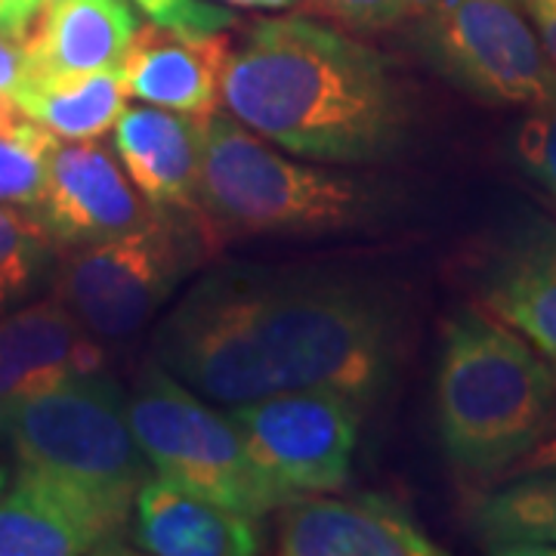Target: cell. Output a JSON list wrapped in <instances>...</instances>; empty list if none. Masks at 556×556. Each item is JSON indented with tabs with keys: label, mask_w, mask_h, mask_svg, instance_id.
<instances>
[{
	"label": "cell",
	"mask_w": 556,
	"mask_h": 556,
	"mask_svg": "<svg viewBox=\"0 0 556 556\" xmlns=\"http://www.w3.org/2000/svg\"><path fill=\"white\" fill-rule=\"evenodd\" d=\"M219 100L254 134L318 164L390 159L408 134L390 62L306 16L254 22L226 56Z\"/></svg>",
	"instance_id": "cell-1"
},
{
	"label": "cell",
	"mask_w": 556,
	"mask_h": 556,
	"mask_svg": "<svg viewBox=\"0 0 556 556\" xmlns=\"http://www.w3.org/2000/svg\"><path fill=\"white\" fill-rule=\"evenodd\" d=\"M556 424V368L482 309L445 321L437 365V430L464 477L519 467Z\"/></svg>",
	"instance_id": "cell-2"
},
{
	"label": "cell",
	"mask_w": 556,
	"mask_h": 556,
	"mask_svg": "<svg viewBox=\"0 0 556 556\" xmlns=\"http://www.w3.org/2000/svg\"><path fill=\"white\" fill-rule=\"evenodd\" d=\"M199 211L217 244L239 236H338L383 214L371 186L303 164L232 115L201 118Z\"/></svg>",
	"instance_id": "cell-3"
},
{
	"label": "cell",
	"mask_w": 556,
	"mask_h": 556,
	"mask_svg": "<svg viewBox=\"0 0 556 556\" xmlns=\"http://www.w3.org/2000/svg\"><path fill=\"white\" fill-rule=\"evenodd\" d=\"M260 338L281 390H331L368 408L396 371L387 303L334 273H266Z\"/></svg>",
	"instance_id": "cell-4"
},
{
	"label": "cell",
	"mask_w": 556,
	"mask_h": 556,
	"mask_svg": "<svg viewBox=\"0 0 556 556\" xmlns=\"http://www.w3.org/2000/svg\"><path fill=\"white\" fill-rule=\"evenodd\" d=\"M22 470L84 492L130 519L149 460L127 420V393L105 375H75L0 412Z\"/></svg>",
	"instance_id": "cell-5"
},
{
	"label": "cell",
	"mask_w": 556,
	"mask_h": 556,
	"mask_svg": "<svg viewBox=\"0 0 556 556\" xmlns=\"http://www.w3.org/2000/svg\"><path fill=\"white\" fill-rule=\"evenodd\" d=\"M127 420L149 467L161 477L254 519L276 514L288 501L254 464L236 417L189 390L159 362H149L134 380Z\"/></svg>",
	"instance_id": "cell-6"
},
{
	"label": "cell",
	"mask_w": 556,
	"mask_h": 556,
	"mask_svg": "<svg viewBox=\"0 0 556 556\" xmlns=\"http://www.w3.org/2000/svg\"><path fill=\"white\" fill-rule=\"evenodd\" d=\"M192 214L199 211H159L137 232L72 248L53 294L100 340L134 338L217 248L204 217L186 219Z\"/></svg>",
	"instance_id": "cell-7"
},
{
	"label": "cell",
	"mask_w": 556,
	"mask_h": 556,
	"mask_svg": "<svg viewBox=\"0 0 556 556\" xmlns=\"http://www.w3.org/2000/svg\"><path fill=\"white\" fill-rule=\"evenodd\" d=\"M263 281L251 266L201 276L159 328L161 368L226 408L281 393L260 338Z\"/></svg>",
	"instance_id": "cell-8"
},
{
	"label": "cell",
	"mask_w": 556,
	"mask_h": 556,
	"mask_svg": "<svg viewBox=\"0 0 556 556\" xmlns=\"http://www.w3.org/2000/svg\"><path fill=\"white\" fill-rule=\"evenodd\" d=\"M417 43L442 78L479 102L535 109L556 93L522 0H430Z\"/></svg>",
	"instance_id": "cell-9"
},
{
	"label": "cell",
	"mask_w": 556,
	"mask_h": 556,
	"mask_svg": "<svg viewBox=\"0 0 556 556\" xmlns=\"http://www.w3.org/2000/svg\"><path fill=\"white\" fill-rule=\"evenodd\" d=\"M229 415L266 479L294 497L343 489L365 405L331 390H281L232 405Z\"/></svg>",
	"instance_id": "cell-10"
},
{
	"label": "cell",
	"mask_w": 556,
	"mask_h": 556,
	"mask_svg": "<svg viewBox=\"0 0 556 556\" xmlns=\"http://www.w3.org/2000/svg\"><path fill=\"white\" fill-rule=\"evenodd\" d=\"M53 244L84 248L137 232L155 219L115 152L97 139H65L53 146L38 204L31 207Z\"/></svg>",
	"instance_id": "cell-11"
},
{
	"label": "cell",
	"mask_w": 556,
	"mask_h": 556,
	"mask_svg": "<svg viewBox=\"0 0 556 556\" xmlns=\"http://www.w3.org/2000/svg\"><path fill=\"white\" fill-rule=\"evenodd\" d=\"M276 554L437 556L433 538L408 507L383 495H294L276 507Z\"/></svg>",
	"instance_id": "cell-12"
},
{
	"label": "cell",
	"mask_w": 556,
	"mask_h": 556,
	"mask_svg": "<svg viewBox=\"0 0 556 556\" xmlns=\"http://www.w3.org/2000/svg\"><path fill=\"white\" fill-rule=\"evenodd\" d=\"M130 519L56 479L22 470L0 497V556L121 554Z\"/></svg>",
	"instance_id": "cell-13"
},
{
	"label": "cell",
	"mask_w": 556,
	"mask_h": 556,
	"mask_svg": "<svg viewBox=\"0 0 556 556\" xmlns=\"http://www.w3.org/2000/svg\"><path fill=\"white\" fill-rule=\"evenodd\" d=\"M105 371V350L56 294L0 316V412L75 375Z\"/></svg>",
	"instance_id": "cell-14"
},
{
	"label": "cell",
	"mask_w": 556,
	"mask_h": 556,
	"mask_svg": "<svg viewBox=\"0 0 556 556\" xmlns=\"http://www.w3.org/2000/svg\"><path fill=\"white\" fill-rule=\"evenodd\" d=\"M134 541L152 556H254L263 551L257 519L161 473L139 485Z\"/></svg>",
	"instance_id": "cell-15"
},
{
	"label": "cell",
	"mask_w": 556,
	"mask_h": 556,
	"mask_svg": "<svg viewBox=\"0 0 556 556\" xmlns=\"http://www.w3.org/2000/svg\"><path fill=\"white\" fill-rule=\"evenodd\" d=\"M229 40L186 38L164 25H142L121 60V80L134 100L207 118L217 112Z\"/></svg>",
	"instance_id": "cell-16"
},
{
	"label": "cell",
	"mask_w": 556,
	"mask_h": 556,
	"mask_svg": "<svg viewBox=\"0 0 556 556\" xmlns=\"http://www.w3.org/2000/svg\"><path fill=\"white\" fill-rule=\"evenodd\" d=\"M137 28V13L127 0H47L31 31L22 38L25 78L121 68Z\"/></svg>",
	"instance_id": "cell-17"
},
{
	"label": "cell",
	"mask_w": 556,
	"mask_h": 556,
	"mask_svg": "<svg viewBox=\"0 0 556 556\" xmlns=\"http://www.w3.org/2000/svg\"><path fill=\"white\" fill-rule=\"evenodd\" d=\"M115 155L155 211H199L201 118L159 105L124 109Z\"/></svg>",
	"instance_id": "cell-18"
},
{
	"label": "cell",
	"mask_w": 556,
	"mask_h": 556,
	"mask_svg": "<svg viewBox=\"0 0 556 556\" xmlns=\"http://www.w3.org/2000/svg\"><path fill=\"white\" fill-rule=\"evenodd\" d=\"M482 303L556 368V223L517 229L485 269Z\"/></svg>",
	"instance_id": "cell-19"
},
{
	"label": "cell",
	"mask_w": 556,
	"mask_h": 556,
	"mask_svg": "<svg viewBox=\"0 0 556 556\" xmlns=\"http://www.w3.org/2000/svg\"><path fill=\"white\" fill-rule=\"evenodd\" d=\"M470 526L495 554H556V467L526 470L482 497Z\"/></svg>",
	"instance_id": "cell-20"
},
{
	"label": "cell",
	"mask_w": 556,
	"mask_h": 556,
	"mask_svg": "<svg viewBox=\"0 0 556 556\" xmlns=\"http://www.w3.org/2000/svg\"><path fill=\"white\" fill-rule=\"evenodd\" d=\"M124 80L118 68L68 75V78L22 80L16 102L40 127L60 139H97L115 127L124 112Z\"/></svg>",
	"instance_id": "cell-21"
},
{
	"label": "cell",
	"mask_w": 556,
	"mask_h": 556,
	"mask_svg": "<svg viewBox=\"0 0 556 556\" xmlns=\"http://www.w3.org/2000/svg\"><path fill=\"white\" fill-rule=\"evenodd\" d=\"M53 239L38 214L0 201V313L16 306L40 285L50 266Z\"/></svg>",
	"instance_id": "cell-22"
},
{
	"label": "cell",
	"mask_w": 556,
	"mask_h": 556,
	"mask_svg": "<svg viewBox=\"0 0 556 556\" xmlns=\"http://www.w3.org/2000/svg\"><path fill=\"white\" fill-rule=\"evenodd\" d=\"M47 127L22 121L16 130L0 134V201L35 207L47 177V161L56 146Z\"/></svg>",
	"instance_id": "cell-23"
},
{
	"label": "cell",
	"mask_w": 556,
	"mask_h": 556,
	"mask_svg": "<svg viewBox=\"0 0 556 556\" xmlns=\"http://www.w3.org/2000/svg\"><path fill=\"white\" fill-rule=\"evenodd\" d=\"M522 170L556 201V93L529 112L514 142Z\"/></svg>",
	"instance_id": "cell-24"
},
{
	"label": "cell",
	"mask_w": 556,
	"mask_h": 556,
	"mask_svg": "<svg viewBox=\"0 0 556 556\" xmlns=\"http://www.w3.org/2000/svg\"><path fill=\"white\" fill-rule=\"evenodd\" d=\"M149 22L164 25L186 38H207L219 35L232 25H239V16L211 0H134Z\"/></svg>",
	"instance_id": "cell-25"
},
{
	"label": "cell",
	"mask_w": 556,
	"mask_h": 556,
	"mask_svg": "<svg viewBox=\"0 0 556 556\" xmlns=\"http://www.w3.org/2000/svg\"><path fill=\"white\" fill-rule=\"evenodd\" d=\"M430 0H313V7L331 20L353 28H390L396 22L415 20Z\"/></svg>",
	"instance_id": "cell-26"
},
{
	"label": "cell",
	"mask_w": 556,
	"mask_h": 556,
	"mask_svg": "<svg viewBox=\"0 0 556 556\" xmlns=\"http://www.w3.org/2000/svg\"><path fill=\"white\" fill-rule=\"evenodd\" d=\"M43 0H0V35L22 40L38 20Z\"/></svg>",
	"instance_id": "cell-27"
},
{
	"label": "cell",
	"mask_w": 556,
	"mask_h": 556,
	"mask_svg": "<svg viewBox=\"0 0 556 556\" xmlns=\"http://www.w3.org/2000/svg\"><path fill=\"white\" fill-rule=\"evenodd\" d=\"M22 80H25V53H22V40L3 38L0 35V93H20Z\"/></svg>",
	"instance_id": "cell-28"
},
{
	"label": "cell",
	"mask_w": 556,
	"mask_h": 556,
	"mask_svg": "<svg viewBox=\"0 0 556 556\" xmlns=\"http://www.w3.org/2000/svg\"><path fill=\"white\" fill-rule=\"evenodd\" d=\"M522 3H526V13L535 25L541 47L556 72V0H522Z\"/></svg>",
	"instance_id": "cell-29"
},
{
	"label": "cell",
	"mask_w": 556,
	"mask_h": 556,
	"mask_svg": "<svg viewBox=\"0 0 556 556\" xmlns=\"http://www.w3.org/2000/svg\"><path fill=\"white\" fill-rule=\"evenodd\" d=\"M547 467H556V424L551 427V433L541 439V445H538L535 452L519 464L522 473L526 470H547Z\"/></svg>",
	"instance_id": "cell-30"
},
{
	"label": "cell",
	"mask_w": 556,
	"mask_h": 556,
	"mask_svg": "<svg viewBox=\"0 0 556 556\" xmlns=\"http://www.w3.org/2000/svg\"><path fill=\"white\" fill-rule=\"evenodd\" d=\"M25 118V112L20 109V102L13 93H0V134L7 130H16Z\"/></svg>",
	"instance_id": "cell-31"
},
{
	"label": "cell",
	"mask_w": 556,
	"mask_h": 556,
	"mask_svg": "<svg viewBox=\"0 0 556 556\" xmlns=\"http://www.w3.org/2000/svg\"><path fill=\"white\" fill-rule=\"evenodd\" d=\"M226 7H241V10H288L298 7L303 0H219Z\"/></svg>",
	"instance_id": "cell-32"
},
{
	"label": "cell",
	"mask_w": 556,
	"mask_h": 556,
	"mask_svg": "<svg viewBox=\"0 0 556 556\" xmlns=\"http://www.w3.org/2000/svg\"><path fill=\"white\" fill-rule=\"evenodd\" d=\"M3 492H7V467L0 464V497H3Z\"/></svg>",
	"instance_id": "cell-33"
}]
</instances>
